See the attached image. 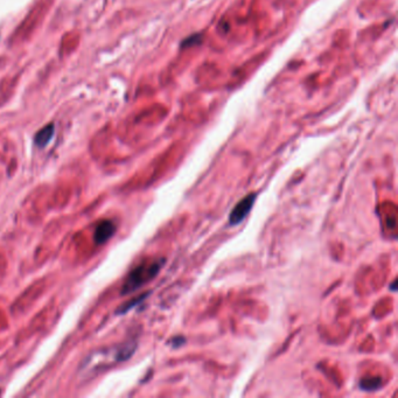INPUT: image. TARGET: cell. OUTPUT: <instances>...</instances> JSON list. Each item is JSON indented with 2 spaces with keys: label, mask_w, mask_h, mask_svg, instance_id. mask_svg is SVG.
I'll use <instances>...</instances> for the list:
<instances>
[{
  "label": "cell",
  "mask_w": 398,
  "mask_h": 398,
  "mask_svg": "<svg viewBox=\"0 0 398 398\" xmlns=\"http://www.w3.org/2000/svg\"><path fill=\"white\" fill-rule=\"evenodd\" d=\"M164 263H165V259H158V261H153L151 263H144L136 267L126 278L123 284V289H122V294H130L135 292L140 286L154 279L156 274L162 270Z\"/></svg>",
  "instance_id": "6da1fadb"
},
{
  "label": "cell",
  "mask_w": 398,
  "mask_h": 398,
  "mask_svg": "<svg viewBox=\"0 0 398 398\" xmlns=\"http://www.w3.org/2000/svg\"><path fill=\"white\" fill-rule=\"evenodd\" d=\"M256 197H257V194L256 193L249 194L246 197H243L235 207H233L232 212L230 213V215H229V224L237 225L242 223L244 219L249 215L252 207H254Z\"/></svg>",
  "instance_id": "7a4b0ae2"
},
{
  "label": "cell",
  "mask_w": 398,
  "mask_h": 398,
  "mask_svg": "<svg viewBox=\"0 0 398 398\" xmlns=\"http://www.w3.org/2000/svg\"><path fill=\"white\" fill-rule=\"evenodd\" d=\"M381 383H382L381 377H370V378H365V380L361 382L360 386H361L363 390H376L380 388Z\"/></svg>",
  "instance_id": "5b68a950"
},
{
  "label": "cell",
  "mask_w": 398,
  "mask_h": 398,
  "mask_svg": "<svg viewBox=\"0 0 398 398\" xmlns=\"http://www.w3.org/2000/svg\"><path fill=\"white\" fill-rule=\"evenodd\" d=\"M114 230H116V228H114V224L111 221L106 220L101 222V223L97 225L96 230H95V242H96V244H103L108 242L114 233Z\"/></svg>",
  "instance_id": "3957f363"
},
{
  "label": "cell",
  "mask_w": 398,
  "mask_h": 398,
  "mask_svg": "<svg viewBox=\"0 0 398 398\" xmlns=\"http://www.w3.org/2000/svg\"><path fill=\"white\" fill-rule=\"evenodd\" d=\"M54 132H55L54 124L46 125L44 129H41L40 131L36 133L35 138H34V141H35V144L39 147H45L46 145H48L49 141L52 140L53 136H54Z\"/></svg>",
  "instance_id": "277c9868"
},
{
  "label": "cell",
  "mask_w": 398,
  "mask_h": 398,
  "mask_svg": "<svg viewBox=\"0 0 398 398\" xmlns=\"http://www.w3.org/2000/svg\"><path fill=\"white\" fill-rule=\"evenodd\" d=\"M147 294H148V293H144V294H141V297H138V298H136V299H133V300H131L130 302H126L125 306H123V307H122L118 312H122V313H123V312L129 311V309H130V308H132L133 306H136L137 304H139L140 301H143V300L145 299V298L147 297Z\"/></svg>",
  "instance_id": "8992f818"
}]
</instances>
